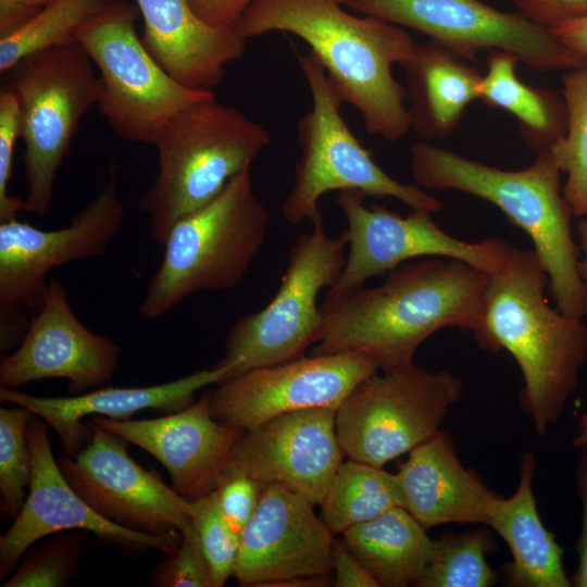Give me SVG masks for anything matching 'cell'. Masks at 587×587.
I'll return each mask as SVG.
<instances>
[{
  "label": "cell",
  "mask_w": 587,
  "mask_h": 587,
  "mask_svg": "<svg viewBox=\"0 0 587 587\" xmlns=\"http://www.w3.org/2000/svg\"><path fill=\"white\" fill-rule=\"evenodd\" d=\"M334 536L309 500L278 484L264 486L240 533L233 577L240 586L272 587L290 578L328 576Z\"/></svg>",
  "instance_id": "cell-19"
},
{
  "label": "cell",
  "mask_w": 587,
  "mask_h": 587,
  "mask_svg": "<svg viewBox=\"0 0 587 587\" xmlns=\"http://www.w3.org/2000/svg\"><path fill=\"white\" fill-rule=\"evenodd\" d=\"M179 532L182 537L177 550L153 567L151 584L158 587H213L192 519Z\"/></svg>",
  "instance_id": "cell-36"
},
{
  "label": "cell",
  "mask_w": 587,
  "mask_h": 587,
  "mask_svg": "<svg viewBox=\"0 0 587 587\" xmlns=\"http://www.w3.org/2000/svg\"><path fill=\"white\" fill-rule=\"evenodd\" d=\"M578 245L580 248V257L578 261V273L583 284L587 289V214L582 217L577 225Z\"/></svg>",
  "instance_id": "cell-45"
},
{
  "label": "cell",
  "mask_w": 587,
  "mask_h": 587,
  "mask_svg": "<svg viewBox=\"0 0 587 587\" xmlns=\"http://www.w3.org/2000/svg\"><path fill=\"white\" fill-rule=\"evenodd\" d=\"M516 55L489 51L479 83V100L515 117L521 137L536 153L549 151L566 132L564 99L552 90L528 85L516 74Z\"/></svg>",
  "instance_id": "cell-28"
},
{
  "label": "cell",
  "mask_w": 587,
  "mask_h": 587,
  "mask_svg": "<svg viewBox=\"0 0 587 587\" xmlns=\"http://www.w3.org/2000/svg\"><path fill=\"white\" fill-rule=\"evenodd\" d=\"M93 63L77 42L32 54L12 71L25 145L27 186L25 210L49 213L55 178L76 129L91 105L98 104L103 85Z\"/></svg>",
  "instance_id": "cell-8"
},
{
  "label": "cell",
  "mask_w": 587,
  "mask_h": 587,
  "mask_svg": "<svg viewBox=\"0 0 587 587\" xmlns=\"http://www.w3.org/2000/svg\"><path fill=\"white\" fill-rule=\"evenodd\" d=\"M109 3L103 0H52L13 34L0 38V72L52 47L76 42V33Z\"/></svg>",
  "instance_id": "cell-30"
},
{
  "label": "cell",
  "mask_w": 587,
  "mask_h": 587,
  "mask_svg": "<svg viewBox=\"0 0 587 587\" xmlns=\"http://www.w3.org/2000/svg\"><path fill=\"white\" fill-rule=\"evenodd\" d=\"M549 277L534 250L509 246L501 264L488 274L479 326V348L504 350L523 377L521 409L538 435L562 416L587 361V324L550 307Z\"/></svg>",
  "instance_id": "cell-3"
},
{
  "label": "cell",
  "mask_w": 587,
  "mask_h": 587,
  "mask_svg": "<svg viewBox=\"0 0 587 587\" xmlns=\"http://www.w3.org/2000/svg\"><path fill=\"white\" fill-rule=\"evenodd\" d=\"M463 383L449 371L415 365L375 373L336 410V433L347 459L384 467L440 430Z\"/></svg>",
  "instance_id": "cell-11"
},
{
  "label": "cell",
  "mask_w": 587,
  "mask_h": 587,
  "mask_svg": "<svg viewBox=\"0 0 587 587\" xmlns=\"http://www.w3.org/2000/svg\"><path fill=\"white\" fill-rule=\"evenodd\" d=\"M32 476L28 494L11 527L0 537V578L9 577L23 553L38 540L55 533L85 529L124 549L175 552L180 532L150 535L123 527L97 513L72 488L55 461L49 425L40 416L27 426Z\"/></svg>",
  "instance_id": "cell-17"
},
{
  "label": "cell",
  "mask_w": 587,
  "mask_h": 587,
  "mask_svg": "<svg viewBox=\"0 0 587 587\" xmlns=\"http://www.w3.org/2000/svg\"><path fill=\"white\" fill-rule=\"evenodd\" d=\"M268 223V210L246 168L213 201L172 227L140 315L154 320L192 294L238 286L264 243Z\"/></svg>",
  "instance_id": "cell-6"
},
{
  "label": "cell",
  "mask_w": 587,
  "mask_h": 587,
  "mask_svg": "<svg viewBox=\"0 0 587 587\" xmlns=\"http://www.w3.org/2000/svg\"><path fill=\"white\" fill-rule=\"evenodd\" d=\"M89 442L74 457L57 460L76 494L101 516L128 529L162 535L180 530L195 502L167 486L155 471L141 467L123 437L87 422Z\"/></svg>",
  "instance_id": "cell-16"
},
{
  "label": "cell",
  "mask_w": 587,
  "mask_h": 587,
  "mask_svg": "<svg viewBox=\"0 0 587 587\" xmlns=\"http://www.w3.org/2000/svg\"><path fill=\"white\" fill-rule=\"evenodd\" d=\"M235 28L247 39L283 32L305 41L369 135L397 141L411 130L407 90L392 75L416 46L403 27L354 15L337 0H252Z\"/></svg>",
  "instance_id": "cell-2"
},
{
  "label": "cell",
  "mask_w": 587,
  "mask_h": 587,
  "mask_svg": "<svg viewBox=\"0 0 587 587\" xmlns=\"http://www.w3.org/2000/svg\"><path fill=\"white\" fill-rule=\"evenodd\" d=\"M566 108V132L550 153L561 173L566 174L562 188L575 216L587 214V63L567 70L562 76Z\"/></svg>",
  "instance_id": "cell-31"
},
{
  "label": "cell",
  "mask_w": 587,
  "mask_h": 587,
  "mask_svg": "<svg viewBox=\"0 0 587 587\" xmlns=\"http://www.w3.org/2000/svg\"><path fill=\"white\" fill-rule=\"evenodd\" d=\"M196 14L213 26H235L252 0H189Z\"/></svg>",
  "instance_id": "cell-42"
},
{
  "label": "cell",
  "mask_w": 587,
  "mask_h": 587,
  "mask_svg": "<svg viewBox=\"0 0 587 587\" xmlns=\"http://www.w3.org/2000/svg\"><path fill=\"white\" fill-rule=\"evenodd\" d=\"M572 446L577 449L587 448V407L579 415L577 432L572 439Z\"/></svg>",
  "instance_id": "cell-46"
},
{
  "label": "cell",
  "mask_w": 587,
  "mask_h": 587,
  "mask_svg": "<svg viewBox=\"0 0 587 587\" xmlns=\"http://www.w3.org/2000/svg\"><path fill=\"white\" fill-rule=\"evenodd\" d=\"M551 30L563 43L587 60V16L563 23Z\"/></svg>",
  "instance_id": "cell-44"
},
{
  "label": "cell",
  "mask_w": 587,
  "mask_h": 587,
  "mask_svg": "<svg viewBox=\"0 0 587 587\" xmlns=\"http://www.w3.org/2000/svg\"><path fill=\"white\" fill-rule=\"evenodd\" d=\"M29 7H35V8H41L46 4H48L49 2H51L52 0H18Z\"/></svg>",
  "instance_id": "cell-47"
},
{
  "label": "cell",
  "mask_w": 587,
  "mask_h": 587,
  "mask_svg": "<svg viewBox=\"0 0 587 587\" xmlns=\"http://www.w3.org/2000/svg\"><path fill=\"white\" fill-rule=\"evenodd\" d=\"M227 378V369L215 364L175 380L146 387H109L72 397H38L17 389L0 387V400L16 404L40 416L59 436L70 457L90 440L92 430L82 419L99 415L125 421L143 410L165 414L190 405L197 390Z\"/></svg>",
  "instance_id": "cell-22"
},
{
  "label": "cell",
  "mask_w": 587,
  "mask_h": 587,
  "mask_svg": "<svg viewBox=\"0 0 587 587\" xmlns=\"http://www.w3.org/2000/svg\"><path fill=\"white\" fill-rule=\"evenodd\" d=\"M309 86L312 109L297 126L300 159L292 187L283 207V216L298 225L323 221L319 202L334 190H355L365 197H390L412 210L436 212L441 202L416 184L401 183L388 175L351 133L340 113L344 101L312 52H297Z\"/></svg>",
  "instance_id": "cell-7"
},
{
  "label": "cell",
  "mask_w": 587,
  "mask_h": 587,
  "mask_svg": "<svg viewBox=\"0 0 587 587\" xmlns=\"http://www.w3.org/2000/svg\"><path fill=\"white\" fill-rule=\"evenodd\" d=\"M29 410L12 404L0 409V495L1 512L15 517L26 499L32 476L27 426Z\"/></svg>",
  "instance_id": "cell-34"
},
{
  "label": "cell",
  "mask_w": 587,
  "mask_h": 587,
  "mask_svg": "<svg viewBox=\"0 0 587 587\" xmlns=\"http://www.w3.org/2000/svg\"><path fill=\"white\" fill-rule=\"evenodd\" d=\"M321 517L336 535L392 508H404L397 474L351 459L339 465L321 502Z\"/></svg>",
  "instance_id": "cell-29"
},
{
  "label": "cell",
  "mask_w": 587,
  "mask_h": 587,
  "mask_svg": "<svg viewBox=\"0 0 587 587\" xmlns=\"http://www.w3.org/2000/svg\"><path fill=\"white\" fill-rule=\"evenodd\" d=\"M488 273L440 257L403 263L377 286L359 287L323 302V325L310 354L361 352L391 372L414 365L434 333L480 324Z\"/></svg>",
  "instance_id": "cell-1"
},
{
  "label": "cell",
  "mask_w": 587,
  "mask_h": 587,
  "mask_svg": "<svg viewBox=\"0 0 587 587\" xmlns=\"http://www.w3.org/2000/svg\"><path fill=\"white\" fill-rule=\"evenodd\" d=\"M536 466L534 454L524 453L516 490L509 498L499 496L492 509L489 527L505 541L512 557L502 574L505 585L512 587H570L564 549L537 510L533 492Z\"/></svg>",
  "instance_id": "cell-26"
},
{
  "label": "cell",
  "mask_w": 587,
  "mask_h": 587,
  "mask_svg": "<svg viewBox=\"0 0 587 587\" xmlns=\"http://www.w3.org/2000/svg\"><path fill=\"white\" fill-rule=\"evenodd\" d=\"M195 502L192 515L200 544L209 564L213 587H223L233 576L240 535L224 519L215 491Z\"/></svg>",
  "instance_id": "cell-35"
},
{
  "label": "cell",
  "mask_w": 587,
  "mask_h": 587,
  "mask_svg": "<svg viewBox=\"0 0 587 587\" xmlns=\"http://www.w3.org/2000/svg\"><path fill=\"white\" fill-rule=\"evenodd\" d=\"M407 82L411 129L425 141L448 138L467 107L479 100L482 74L465 59L429 40L416 43L401 64Z\"/></svg>",
  "instance_id": "cell-25"
},
{
  "label": "cell",
  "mask_w": 587,
  "mask_h": 587,
  "mask_svg": "<svg viewBox=\"0 0 587 587\" xmlns=\"http://www.w3.org/2000/svg\"><path fill=\"white\" fill-rule=\"evenodd\" d=\"M341 536L379 587L417 586L435 549L427 528L400 507L352 526Z\"/></svg>",
  "instance_id": "cell-27"
},
{
  "label": "cell",
  "mask_w": 587,
  "mask_h": 587,
  "mask_svg": "<svg viewBox=\"0 0 587 587\" xmlns=\"http://www.w3.org/2000/svg\"><path fill=\"white\" fill-rule=\"evenodd\" d=\"M492 534L485 527L466 533L445 532L435 540L432 561L417 587H489L497 574L486 561L496 549Z\"/></svg>",
  "instance_id": "cell-32"
},
{
  "label": "cell",
  "mask_w": 587,
  "mask_h": 587,
  "mask_svg": "<svg viewBox=\"0 0 587 587\" xmlns=\"http://www.w3.org/2000/svg\"><path fill=\"white\" fill-rule=\"evenodd\" d=\"M117 172L113 163L104 187L63 228L43 230L16 217L0 222V313L34 315L52 270L107 252L124 216Z\"/></svg>",
  "instance_id": "cell-14"
},
{
  "label": "cell",
  "mask_w": 587,
  "mask_h": 587,
  "mask_svg": "<svg viewBox=\"0 0 587 587\" xmlns=\"http://www.w3.org/2000/svg\"><path fill=\"white\" fill-rule=\"evenodd\" d=\"M120 354L118 345L79 321L64 285L50 278L23 341L0 360V387L17 389L36 380L64 378L70 392L84 394L113 377Z\"/></svg>",
  "instance_id": "cell-18"
},
{
  "label": "cell",
  "mask_w": 587,
  "mask_h": 587,
  "mask_svg": "<svg viewBox=\"0 0 587 587\" xmlns=\"http://www.w3.org/2000/svg\"><path fill=\"white\" fill-rule=\"evenodd\" d=\"M576 490L582 507L580 533L577 540L578 564L570 576L571 586L587 587V448L582 454L576 469Z\"/></svg>",
  "instance_id": "cell-41"
},
{
  "label": "cell",
  "mask_w": 587,
  "mask_h": 587,
  "mask_svg": "<svg viewBox=\"0 0 587 587\" xmlns=\"http://www.w3.org/2000/svg\"><path fill=\"white\" fill-rule=\"evenodd\" d=\"M263 487L241 471L227 466L218 479L215 495L221 512L234 532L240 535L253 517Z\"/></svg>",
  "instance_id": "cell-38"
},
{
  "label": "cell",
  "mask_w": 587,
  "mask_h": 587,
  "mask_svg": "<svg viewBox=\"0 0 587 587\" xmlns=\"http://www.w3.org/2000/svg\"><path fill=\"white\" fill-rule=\"evenodd\" d=\"M21 137V113L17 97L9 87L0 92V222L16 217L25 210L24 199L10 196L13 157L16 140Z\"/></svg>",
  "instance_id": "cell-37"
},
{
  "label": "cell",
  "mask_w": 587,
  "mask_h": 587,
  "mask_svg": "<svg viewBox=\"0 0 587 587\" xmlns=\"http://www.w3.org/2000/svg\"><path fill=\"white\" fill-rule=\"evenodd\" d=\"M332 567L336 587H379L375 577L351 552L342 539H334L332 546Z\"/></svg>",
  "instance_id": "cell-40"
},
{
  "label": "cell",
  "mask_w": 587,
  "mask_h": 587,
  "mask_svg": "<svg viewBox=\"0 0 587 587\" xmlns=\"http://www.w3.org/2000/svg\"><path fill=\"white\" fill-rule=\"evenodd\" d=\"M347 246L344 234L332 237L325 233L323 221L297 238L274 298L229 328L225 358L217 363L227 369L226 380L301 358L315 345L323 325L317 297L340 276Z\"/></svg>",
  "instance_id": "cell-10"
},
{
  "label": "cell",
  "mask_w": 587,
  "mask_h": 587,
  "mask_svg": "<svg viewBox=\"0 0 587 587\" xmlns=\"http://www.w3.org/2000/svg\"><path fill=\"white\" fill-rule=\"evenodd\" d=\"M344 8L423 33L465 60L483 51L510 52L539 72L571 70L587 60L551 29L521 13L480 0H337Z\"/></svg>",
  "instance_id": "cell-12"
},
{
  "label": "cell",
  "mask_w": 587,
  "mask_h": 587,
  "mask_svg": "<svg viewBox=\"0 0 587 587\" xmlns=\"http://www.w3.org/2000/svg\"><path fill=\"white\" fill-rule=\"evenodd\" d=\"M533 23L553 29L587 16V0H510Z\"/></svg>",
  "instance_id": "cell-39"
},
{
  "label": "cell",
  "mask_w": 587,
  "mask_h": 587,
  "mask_svg": "<svg viewBox=\"0 0 587 587\" xmlns=\"http://www.w3.org/2000/svg\"><path fill=\"white\" fill-rule=\"evenodd\" d=\"M145 28L141 38L157 63L178 84L211 90L225 66L240 60L247 38L235 26H213L201 20L189 0H136Z\"/></svg>",
  "instance_id": "cell-23"
},
{
  "label": "cell",
  "mask_w": 587,
  "mask_h": 587,
  "mask_svg": "<svg viewBox=\"0 0 587 587\" xmlns=\"http://www.w3.org/2000/svg\"><path fill=\"white\" fill-rule=\"evenodd\" d=\"M40 8L18 0H0V38L7 37L26 24Z\"/></svg>",
  "instance_id": "cell-43"
},
{
  "label": "cell",
  "mask_w": 587,
  "mask_h": 587,
  "mask_svg": "<svg viewBox=\"0 0 587 587\" xmlns=\"http://www.w3.org/2000/svg\"><path fill=\"white\" fill-rule=\"evenodd\" d=\"M103 1H105L107 3H112V2L120 1V0H103Z\"/></svg>",
  "instance_id": "cell-48"
},
{
  "label": "cell",
  "mask_w": 587,
  "mask_h": 587,
  "mask_svg": "<svg viewBox=\"0 0 587 587\" xmlns=\"http://www.w3.org/2000/svg\"><path fill=\"white\" fill-rule=\"evenodd\" d=\"M335 417L328 408L273 417L243 433L228 465L262 487L278 484L321 504L345 458Z\"/></svg>",
  "instance_id": "cell-20"
},
{
  "label": "cell",
  "mask_w": 587,
  "mask_h": 587,
  "mask_svg": "<svg viewBox=\"0 0 587 587\" xmlns=\"http://www.w3.org/2000/svg\"><path fill=\"white\" fill-rule=\"evenodd\" d=\"M89 532L55 533L21 557L2 587H65L78 576L77 559Z\"/></svg>",
  "instance_id": "cell-33"
},
{
  "label": "cell",
  "mask_w": 587,
  "mask_h": 587,
  "mask_svg": "<svg viewBox=\"0 0 587 587\" xmlns=\"http://www.w3.org/2000/svg\"><path fill=\"white\" fill-rule=\"evenodd\" d=\"M88 422L155 458L167 471L173 489L190 501L215 490L245 433L212 416L209 391L187 408L157 419L116 421L95 415Z\"/></svg>",
  "instance_id": "cell-21"
},
{
  "label": "cell",
  "mask_w": 587,
  "mask_h": 587,
  "mask_svg": "<svg viewBox=\"0 0 587 587\" xmlns=\"http://www.w3.org/2000/svg\"><path fill=\"white\" fill-rule=\"evenodd\" d=\"M365 198L355 190L339 192L337 204L347 220L342 234L349 252L323 302L335 301L412 259H455L489 274L501 264L510 246L498 237L467 242L444 232L430 211L413 210L403 217L383 205L366 207Z\"/></svg>",
  "instance_id": "cell-13"
},
{
  "label": "cell",
  "mask_w": 587,
  "mask_h": 587,
  "mask_svg": "<svg viewBox=\"0 0 587 587\" xmlns=\"http://www.w3.org/2000/svg\"><path fill=\"white\" fill-rule=\"evenodd\" d=\"M137 11L123 0L109 3L76 33V42L99 71L103 93L98 109L114 133L132 142L154 145L180 110L214 95L174 80L151 57L135 22Z\"/></svg>",
  "instance_id": "cell-9"
},
{
  "label": "cell",
  "mask_w": 587,
  "mask_h": 587,
  "mask_svg": "<svg viewBox=\"0 0 587 587\" xmlns=\"http://www.w3.org/2000/svg\"><path fill=\"white\" fill-rule=\"evenodd\" d=\"M410 153L416 185L488 201L526 233L548 274L557 308L571 316L587 317V289L578 273L580 248L571 228L573 212L550 151L537 154L530 166L517 171L490 166L425 141L413 143Z\"/></svg>",
  "instance_id": "cell-4"
},
{
  "label": "cell",
  "mask_w": 587,
  "mask_h": 587,
  "mask_svg": "<svg viewBox=\"0 0 587 587\" xmlns=\"http://www.w3.org/2000/svg\"><path fill=\"white\" fill-rule=\"evenodd\" d=\"M396 474L405 510L425 528L447 523L489 527L499 495L463 466L448 433L440 429L411 450Z\"/></svg>",
  "instance_id": "cell-24"
},
{
  "label": "cell",
  "mask_w": 587,
  "mask_h": 587,
  "mask_svg": "<svg viewBox=\"0 0 587 587\" xmlns=\"http://www.w3.org/2000/svg\"><path fill=\"white\" fill-rule=\"evenodd\" d=\"M270 140L263 125L214 95L177 112L154 142L158 173L139 200L151 237L163 245L178 221L250 168Z\"/></svg>",
  "instance_id": "cell-5"
},
{
  "label": "cell",
  "mask_w": 587,
  "mask_h": 587,
  "mask_svg": "<svg viewBox=\"0 0 587 587\" xmlns=\"http://www.w3.org/2000/svg\"><path fill=\"white\" fill-rule=\"evenodd\" d=\"M379 371L361 352L310 354L251 370L209 391L212 416L252 430L282 414L328 408L337 410L365 378Z\"/></svg>",
  "instance_id": "cell-15"
}]
</instances>
